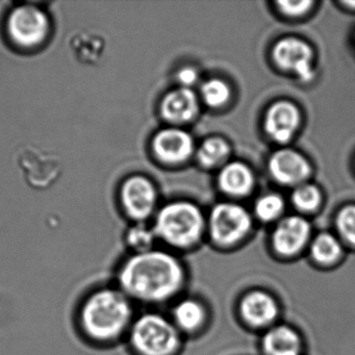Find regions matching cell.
I'll list each match as a JSON object with an SVG mask.
<instances>
[{"mask_svg": "<svg viewBox=\"0 0 355 355\" xmlns=\"http://www.w3.org/2000/svg\"><path fill=\"white\" fill-rule=\"evenodd\" d=\"M188 282L182 259L172 251L153 248L124 257L114 284L134 303L163 305L180 298Z\"/></svg>", "mask_w": 355, "mask_h": 355, "instance_id": "cell-1", "label": "cell"}, {"mask_svg": "<svg viewBox=\"0 0 355 355\" xmlns=\"http://www.w3.org/2000/svg\"><path fill=\"white\" fill-rule=\"evenodd\" d=\"M135 318V303L113 284L92 291L83 300L78 323L87 340L110 346L125 340Z\"/></svg>", "mask_w": 355, "mask_h": 355, "instance_id": "cell-2", "label": "cell"}, {"mask_svg": "<svg viewBox=\"0 0 355 355\" xmlns=\"http://www.w3.org/2000/svg\"><path fill=\"white\" fill-rule=\"evenodd\" d=\"M182 338L170 317L147 311L136 315L125 340L135 355H178Z\"/></svg>", "mask_w": 355, "mask_h": 355, "instance_id": "cell-3", "label": "cell"}, {"mask_svg": "<svg viewBox=\"0 0 355 355\" xmlns=\"http://www.w3.org/2000/svg\"><path fill=\"white\" fill-rule=\"evenodd\" d=\"M205 219L198 207L190 202H173L161 209L155 220L157 240L175 250H190L200 243Z\"/></svg>", "mask_w": 355, "mask_h": 355, "instance_id": "cell-4", "label": "cell"}, {"mask_svg": "<svg viewBox=\"0 0 355 355\" xmlns=\"http://www.w3.org/2000/svg\"><path fill=\"white\" fill-rule=\"evenodd\" d=\"M209 234L220 248H232L242 243L252 227L250 215L234 203H220L209 215Z\"/></svg>", "mask_w": 355, "mask_h": 355, "instance_id": "cell-5", "label": "cell"}, {"mask_svg": "<svg viewBox=\"0 0 355 355\" xmlns=\"http://www.w3.org/2000/svg\"><path fill=\"white\" fill-rule=\"evenodd\" d=\"M236 311L243 325L263 332L278 323L280 305L269 291L251 288L239 299Z\"/></svg>", "mask_w": 355, "mask_h": 355, "instance_id": "cell-6", "label": "cell"}, {"mask_svg": "<svg viewBox=\"0 0 355 355\" xmlns=\"http://www.w3.org/2000/svg\"><path fill=\"white\" fill-rule=\"evenodd\" d=\"M311 224L300 216H288L278 222L271 236V248L282 261H292L309 248Z\"/></svg>", "mask_w": 355, "mask_h": 355, "instance_id": "cell-7", "label": "cell"}, {"mask_svg": "<svg viewBox=\"0 0 355 355\" xmlns=\"http://www.w3.org/2000/svg\"><path fill=\"white\" fill-rule=\"evenodd\" d=\"M273 59L278 67L292 72L301 82H311L315 76L313 51L304 41L296 38L278 41L274 46Z\"/></svg>", "mask_w": 355, "mask_h": 355, "instance_id": "cell-8", "label": "cell"}, {"mask_svg": "<svg viewBox=\"0 0 355 355\" xmlns=\"http://www.w3.org/2000/svg\"><path fill=\"white\" fill-rule=\"evenodd\" d=\"M259 349L263 355H303L305 343L294 326L278 322L263 332Z\"/></svg>", "mask_w": 355, "mask_h": 355, "instance_id": "cell-9", "label": "cell"}, {"mask_svg": "<svg viewBox=\"0 0 355 355\" xmlns=\"http://www.w3.org/2000/svg\"><path fill=\"white\" fill-rule=\"evenodd\" d=\"M170 319L182 336H194L209 324V309L196 297H180L172 305Z\"/></svg>", "mask_w": 355, "mask_h": 355, "instance_id": "cell-10", "label": "cell"}, {"mask_svg": "<svg viewBox=\"0 0 355 355\" xmlns=\"http://www.w3.org/2000/svg\"><path fill=\"white\" fill-rule=\"evenodd\" d=\"M9 30L18 43L30 46L44 38L47 20L43 13L35 8H19L10 17Z\"/></svg>", "mask_w": 355, "mask_h": 355, "instance_id": "cell-11", "label": "cell"}, {"mask_svg": "<svg viewBox=\"0 0 355 355\" xmlns=\"http://www.w3.org/2000/svg\"><path fill=\"white\" fill-rule=\"evenodd\" d=\"M269 170L274 180L286 186L301 184L311 174L309 162L292 149H282L274 153L269 161Z\"/></svg>", "mask_w": 355, "mask_h": 355, "instance_id": "cell-12", "label": "cell"}, {"mask_svg": "<svg viewBox=\"0 0 355 355\" xmlns=\"http://www.w3.org/2000/svg\"><path fill=\"white\" fill-rule=\"evenodd\" d=\"M300 123V113L288 101H278L269 110L265 119L268 136L278 143H286L294 136Z\"/></svg>", "mask_w": 355, "mask_h": 355, "instance_id": "cell-13", "label": "cell"}, {"mask_svg": "<svg viewBox=\"0 0 355 355\" xmlns=\"http://www.w3.org/2000/svg\"><path fill=\"white\" fill-rule=\"evenodd\" d=\"M123 203L132 219H146L155 205V191L153 184L143 178H130L123 188Z\"/></svg>", "mask_w": 355, "mask_h": 355, "instance_id": "cell-14", "label": "cell"}, {"mask_svg": "<svg viewBox=\"0 0 355 355\" xmlns=\"http://www.w3.org/2000/svg\"><path fill=\"white\" fill-rule=\"evenodd\" d=\"M193 146L190 135L178 128L162 130L153 141V148L157 157L167 163L186 161L192 155Z\"/></svg>", "mask_w": 355, "mask_h": 355, "instance_id": "cell-15", "label": "cell"}, {"mask_svg": "<svg viewBox=\"0 0 355 355\" xmlns=\"http://www.w3.org/2000/svg\"><path fill=\"white\" fill-rule=\"evenodd\" d=\"M307 250L309 261L315 267L322 269L336 267L344 259L345 250L342 241L330 232H320L311 239Z\"/></svg>", "mask_w": 355, "mask_h": 355, "instance_id": "cell-16", "label": "cell"}, {"mask_svg": "<svg viewBox=\"0 0 355 355\" xmlns=\"http://www.w3.org/2000/svg\"><path fill=\"white\" fill-rule=\"evenodd\" d=\"M198 113V99L192 90L180 88L172 91L162 103V114L174 123L188 122Z\"/></svg>", "mask_w": 355, "mask_h": 355, "instance_id": "cell-17", "label": "cell"}, {"mask_svg": "<svg viewBox=\"0 0 355 355\" xmlns=\"http://www.w3.org/2000/svg\"><path fill=\"white\" fill-rule=\"evenodd\" d=\"M218 182L226 194L242 196L249 193L253 186V175L244 164L234 162L228 164L220 172Z\"/></svg>", "mask_w": 355, "mask_h": 355, "instance_id": "cell-18", "label": "cell"}, {"mask_svg": "<svg viewBox=\"0 0 355 355\" xmlns=\"http://www.w3.org/2000/svg\"><path fill=\"white\" fill-rule=\"evenodd\" d=\"M230 153V147L225 141L219 138H211L205 141L197 153L199 163L205 167L211 168L219 165Z\"/></svg>", "mask_w": 355, "mask_h": 355, "instance_id": "cell-19", "label": "cell"}, {"mask_svg": "<svg viewBox=\"0 0 355 355\" xmlns=\"http://www.w3.org/2000/svg\"><path fill=\"white\" fill-rule=\"evenodd\" d=\"M157 240L155 230L144 225H137L130 228L124 238V246L130 249V253L144 252L155 248Z\"/></svg>", "mask_w": 355, "mask_h": 355, "instance_id": "cell-20", "label": "cell"}, {"mask_svg": "<svg viewBox=\"0 0 355 355\" xmlns=\"http://www.w3.org/2000/svg\"><path fill=\"white\" fill-rule=\"evenodd\" d=\"M284 201L278 195H266L255 203L254 213L261 221L267 223L278 219L284 211Z\"/></svg>", "mask_w": 355, "mask_h": 355, "instance_id": "cell-21", "label": "cell"}, {"mask_svg": "<svg viewBox=\"0 0 355 355\" xmlns=\"http://www.w3.org/2000/svg\"><path fill=\"white\" fill-rule=\"evenodd\" d=\"M201 96L207 105L219 107L225 105L230 97V87L220 80H211L201 88Z\"/></svg>", "mask_w": 355, "mask_h": 355, "instance_id": "cell-22", "label": "cell"}, {"mask_svg": "<svg viewBox=\"0 0 355 355\" xmlns=\"http://www.w3.org/2000/svg\"><path fill=\"white\" fill-rule=\"evenodd\" d=\"M336 224L342 243L355 247V205L340 209L336 216Z\"/></svg>", "mask_w": 355, "mask_h": 355, "instance_id": "cell-23", "label": "cell"}, {"mask_svg": "<svg viewBox=\"0 0 355 355\" xmlns=\"http://www.w3.org/2000/svg\"><path fill=\"white\" fill-rule=\"evenodd\" d=\"M293 203L302 211H311L319 207L321 195L313 184H300L293 193Z\"/></svg>", "mask_w": 355, "mask_h": 355, "instance_id": "cell-24", "label": "cell"}, {"mask_svg": "<svg viewBox=\"0 0 355 355\" xmlns=\"http://www.w3.org/2000/svg\"><path fill=\"white\" fill-rule=\"evenodd\" d=\"M313 1L304 0V1H278L277 6L282 13L288 16H301L309 11Z\"/></svg>", "mask_w": 355, "mask_h": 355, "instance_id": "cell-25", "label": "cell"}, {"mask_svg": "<svg viewBox=\"0 0 355 355\" xmlns=\"http://www.w3.org/2000/svg\"><path fill=\"white\" fill-rule=\"evenodd\" d=\"M178 80L180 84L184 86V88H188L190 86H193L195 83L197 82L198 78V74L195 71L193 68H182L178 74Z\"/></svg>", "mask_w": 355, "mask_h": 355, "instance_id": "cell-26", "label": "cell"}]
</instances>
